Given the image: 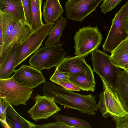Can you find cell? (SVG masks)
<instances>
[{
    "instance_id": "6da1fadb",
    "label": "cell",
    "mask_w": 128,
    "mask_h": 128,
    "mask_svg": "<svg viewBox=\"0 0 128 128\" xmlns=\"http://www.w3.org/2000/svg\"><path fill=\"white\" fill-rule=\"evenodd\" d=\"M42 92L55 102L66 107L78 110L82 113L94 115L98 110L96 96L92 94H82L56 86L53 82L46 81Z\"/></svg>"
},
{
    "instance_id": "7a4b0ae2",
    "label": "cell",
    "mask_w": 128,
    "mask_h": 128,
    "mask_svg": "<svg viewBox=\"0 0 128 128\" xmlns=\"http://www.w3.org/2000/svg\"><path fill=\"white\" fill-rule=\"evenodd\" d=\"M103 90L99 95L97 107L104 118L111 117L116 124L128 116L113 86L102 77Z\"/></svg>"
},
{
    "instance_id": "3957f363",
    "label": "cell",
    "mask_w": 128,
    "mask_h": 128,
    "mask_svg": "<svg viewBox=\"0 0 128 128\" xmlns=\"http://www.w3.org/2000/svg\"><path fill=\"white\" fill-rule=\"evenodd\" d=\"M58 44L42 48L36 52L28 60L30 66L41 71L58 67L64 58L66 52Z\"/></svg>"
},
{
    "instance_id": "277c9868",
    "label": "cell",
    "mask_w": 128,
    "mask_h": 128,
    "mask_svg": "<svg viewBox=\"0 0 128 128\" xmlns=\"http://www.w3.org/2000/svg\"><path fill=\"white\" fill-rule=\"evenodd\" d=\"M102 38L97 26L80 28L74 37L76 56L86 57L98 48Z\"/></svg>"
},
{
    "instance_id": "5b68a950",
    "label": "cell",
    "mask_w": 128,
    "mask_h": 128,
    "mask_svg": "<svg viewBox=\"0 0 128 128\" xmlns=\"http://www.w3.org/2000/svg\"><path fill=\"white\" fill-rule=\"evenodd\" d=\"M54 23L44 24L32 33L21 44L18 46L15 67L24 61L32 54L35 53L42 45L43 41L52 32Z\"/></svg>"
},
{
    "instance_id": "8992f818",
    "label": "cell",
    "mask_w": 128,
    "mask_h": 128,
    "mask_svg": "<svg viewBox=\"0 0 128 128\" xmlns=\"http://www.w3.org/2000/svg\"><path fill=\"white\" fill-rule=\"evenodd\" d=\"M33 88L22 86L14 79H0V97H4L9 103L15 106L26 105L31 97Z\"/></svg>"
},
{
    "instance_id": "52a82bcc",
    "label": "cell",
    "mask_w": 128,
    "mask_h": 128,
    "mask_svg": "<svg viewBox=\"0 0 128 128\" xmlns=\"http://www.w3.org/2000/svg\"><path fill=\"white\" fill-rule=\"evenodd\" d=\"M94 72L105 79L114 87L118 75L120 68L113 65L110 60V56L106 52L98 48L92 53Z\"/></svg>"
},
{
    "instance_id": "ba28073f",
    "label": "cell",
    "mask_w": 128,
    "mask_h": 128,
    "mask_svg": "<svg viewBox=\"0 0 128 128\" xmlns=\"http://www.w3.org/2000/svg\"><path fill=\"white\" fill-rule=\"evenodd\" d=\"M128 16L126 11L120 10L115 14L106 40L102 45L103 50L111 52L128 36L124 25Z\"/></svg>"
},
{
    "instance_id": "9c48e42d",
    "label": "cell",
    "mask_w": 128,
    "mask_h": 128,
    "mask_svg": "<svg viewBox=\"0 0 128 128\" xmlns=\"http://www.w3.org/2000/svg\"><path fill=\"white\" fill-rule=\"evenodd\" d=\"M104 0H68L65 4L67 18L82 22Z\"/></svg>"
},
{
    "instance_id": "30bf717a",
    "label": "cell",
    "mask_w": 128,
    "mask_h": 128,
    "mask_svg": "<svg viewBox=\"0 0 128 128\" xmlns=\"http://www.w3.org/2000/svg\"><path fill=\"white\" fill-rule=\"evenodd\" d=\"M35 100L34 105L27 112L35 121L46 119L62 110L52 99L46 95L38 94Z\"/></svg>"
},
{
    "instance_id": "8fae6325",
    "label": "cell",
    "mask_w": 128,
    "mask_h": 128,
    "mask_svg": "<svg viewBox=\"0 0 128 128\" xmlns=\"http://www.w3.org/2000/svg\"><path fill=\"white\" fill-rule=\"evenodd\" d=\"M20 85L32 88L37 87L45 82L42 72L31 66L23 65L15 70L12 76Z\"/></svg>"
},
{
    "instance_id": "7c38bea8",
    "label": "cell",
    "mask_w": 128,
    "mask_h": 128,
    "mask_svg": "<svg viewBox=\"0 0 128 128\" xmlns=\"http://www.w3.org/2000/svg\"><path fill=\"white\" fill-rule=\"evenodd\" d=\"M56 68L59 71L68 73H81L86 74L93 78L94 74L90 66L85 62L84 58L76 56H68L64 58L62 62Z\"/></svg>"
},
{
    "instance_id": "4fadbf2b",
    "label": "cell",
    "mask_w": 128,
    "mask_h": 128,
    "mask_svg": "<svg viewBox=\"0 0 128 128\" xmlns=\"http://www.w3.org/2000/svg\"><path fill=\"white\" fill-rule=\"evenodd\" d=\"M32 33L30 28L19 20L4 45L2 53L0 56L14 46H20Z\"/></svg>"
},
{
    "instance_id": "5bb4252c",
    "label": "cell",
    "mask_w": 128,
    "mask_h": 128,
    "mask_svg": "<svg viewBox=\"0 0 128 128\" xmlns=\"http://www.w3.org/2000/svg\"><path fill=\"white\" fill-rule=\"evenodd\" d=\"M18 46H14L0 56V79L8 78L14 72Z\"/></svg>"
},
{
    "instance_id": "9a60e30c",
    "label": "cell",
    "mask_w": 128,
    "mask_h": 128,
    "mask_svg": "<svg viewBox=\"0 0 128 128\" xmlns=\"http://www.w3.org/2000/svg\"><path fill=\"white\" fill-rule=\"evenodd\" d=\"M64 12L59 0H46L42 16L46 23H54L62 16Z\"/></svg>"
},
{
    "instance_id": "2e32d148",
    "label": "cell",
    "mask_w": 128,
    "mask_h": 128,
    "mask_svg": "<svg viewBox=\"0 0 128 128\" xmlns=\"http://www.w3.org/2000/svg\"><path fill=\"white\" fill-rule=\"evenodd\" d=\"M110 60L114 66L123 69L128 64V36L111 52Z\"/></svg>"
},
{
    "instance_id": "e0dca14e",
    "label": "cell",
    "mask_w": 128,
    "mask_h": 128,
    "mask_svg": "<svg viewBox=\"0 0 128 128\" xmlns=\"http://www.w3.org/2000/svg\"><path fill=\"white\" fill-rule=\"evenodd\" d=\"M0 11L24 22V15L21 0H0Z\"/></svg>"
},
{
    "instance_id": "ac0fdd59",
    "label": "cell",
    "mask_w": 128,
    "mask_h": 128,
    "mask_svg": "<svg viewBox=\"0 0 128 128\" xmlns=\"http://www.w3.org/2000/svg\"><path fill=\"white\" fill-rule=\"evenodd\" d=\"M6 117L10 128H35L36 125L20 115L11 104L6 109Z\"/></svg>"
},
{
    "instance_id": "d6986e66",
    "label": "cell",
    "mask_w": 128,
    "mask_h": 128,
    "mask_svg": "<svg viewBox=\"0 0 128 128\" xmlns=\"http://www.w3.org/2000/svg\"><path fill=\"white\" fill-rule=\"evenodd\" d=\"M120 100L128 112V73L121 70L118 75L115 86Z\"/></svg>"
},
{
    "instance_id": "ffe728a7",
    "label": "cell",
    "mask_w": 128,
    "mask_h": 128,
    "mask_svg": "<svg viewBox=\"0 0 128 128\" xmlns=\"http://www.w3.org/2000/svg\"><path fill=\"white\" fill-rule=\"evenodd\" d=\"M69 80L83 91L94 92L95 90V79L88 75L81 73L69 74Z\"/></svg>"
},
{
    "instance_id": "44dd1931",
    "label": "cell",
    "mask_w": 128,
    "mask_h": 128,
    "mask_svg": "<svg viewBox=\"0 0 128 128\" xmlns=\"http://www.w3.org/2000/svg\"><path fill=\"white\" fill-rule=\"evenodd\" d=\"M19 20L11 15L0 11V27L3 32L4 45Z\"/></svg>"
},
{
    "instance_id": "7402d4cb",
    "label": "cell",
    "mask_w": 128,
    "mask_h": 128,
    "mask_svg": "<svg viewBox=\"0 0 128 128\" xmlns=\"http://www.w3.org/2000/svg\"><path fill=\"white\" fill-rule=\"evenodd\" d=\"M67 22V19L63 16H62L59 18L46 40L45 46L58 44Z\"/></svg>"
},
{
    "instance_id": "603a6c76",
    "label": "cell",
    "mask_w": 128,
    "mask_h": 128,
    "mask_svg": "<svg viewBox=\"0 0 128 128\" xmlns=\"http://www.w3.org/2000/svg\"><path fill=\"white\" fill-rule=\"evenodd\" d=\"M32 24L30 29L32 33L40 28L44 24L42 19L41 6L42 0H31Z\"/></svg>"
},
{
    "instance_id": "cb8c5ba5",
    "label": "cell",
    "mask_w": 128,
    "mask_h": 128,
    "mask_svg": "<svg viewBox=\"0 0 128 128\" xmlns=\"http://www.w3.org/2000/svg\"><path fill=\"white\" fill-rule=\"evenodd\" d=\"M52 117L56 120L62 122L66 124L72 126L82 128H92L90 124L82 119L64 116L60 114H54Z\"/></svg>"
},
{
    "instance_id": "d4e9b609",
    "label": "cell",
    "mask_w": 128,
    "mask_h": 128,
    "mask_svg": "<svg viewBox=\"0 0 128 128\" xmlns=\"http://www.w3.org/2000/svg\"><path fill=\"white\" fill-rule=\"evenodd\" d=\"M24 15V23L31 29L32 24L31 0H21Z\"/></svg>"
},
{
    "instance_id": "484cf974",
    "label": "cell",
    "mask_w": 128,
    "mask_h": 128,
    "mask_svg": "<svg viewBox=\"0 0 128 128\" xmlns=\"http://www.w3.org/2000/svg\"><path fill=\"white\" fill-rule=\"evenodd\" d=\"M0 121L4 127L10 128L6 122V109L10 104L3 97H0Z\"/></svg>"
},
{
    "instance_id": "4316f807",
    "label": "cell",
    "mask_w": 128,
    "mask_h": 128,
    "mask_svg": "<svg viewBox=\"0 0 128 128\" xmlns=\"http://www.w3.org/2000/svg\"><path fill=\"white\" fill-rule=\"evenodd\" d=\"M50 80L56 84L58 82H70L69 74L67 73L61 72L56 68Z\"/></svg>"
},
{
    "instance_id": "83f0119b",
    "label": "cell",
    "mask_w": 128,
    "mask_h": 128,
    "mask_svg": "<svg viewBox=\"0 0 128 128\" xmlns=\"http://www.w3.org/2000/svg\"><path fill=\"white\" fill-rule=\"evenodd\" d=\"M122 0H104L100 8L101 11L104 14L114 9Z\"/></svg>"
},
{
    "instance_id": "f1b7e54d",
    "label": "cell",
    "mask_w": 128,
    "mask_h": 128,
    "mask_svg": "<svg viewBox=\"0 0 128 128\" xmlns=\"http://www.w3.org/2000/svg\"><path fill=\"white\" fill-rule=\"evenodd\" d=\"M76 128L77 127L69 125L60 121L56 120L54 122L45 124L36 125L35 128Z\"/></svg>"
},
{
    "instance_id": "f546056e",
    "label": "cell",
    "mask_w": 128,
    "mask_h": 128,
    "mask_svg": "<svg viewBox=\"0 0 128 128\" xmlns=\"http://www.w3.org/2000/svg\"><path fill=\"white\" fill-rule=\"evenodd\" d=\"M58 84L64 88L72 91H80L81 89L70 82H58Z\"/></svg>"
},
{
    "instance_id": "4dcf8cb0",
    "label": "cell",
    "mask_w": 128,
    "mask_h": 128,
    "mask_svg": "<svg viewBox=\"0 0 128 128\" xmlns=\"http://www.w3.org/2000/svg\"><path fill=\"white\" fill-rule=\"evenodd\" d=\"M116 128H128V116L116 124Z\"/></svg>"
},
{
    "instance_id": "1f68e13d",
    "label": "cell",
    "mask_w": 128,
    "mask_h": 128,
    "mask_svg": "<svg viewBox=\"0 0 128 128\" xmlns=\"http://www.w3.org/2000/svg\"><path fill=\"white\" fill-rule=\"evenodd\" d=\"M124 28L128 34V16L125 22Z\"/></svg>"
},
{
    "instance_id": "d6a6232c",
    "label": "cell",
    "mask_w": 128,
    "mask_h": 128,
    "mask_svg": "<svg viewBox=\"0 0 128 128\" xmlns=\"http://www.w3.org/2000/svg\"><path fill=\"white\" fill-rule=\"evenodd\" d=\"M128 69V64H126L124 67V68L123 69V70L124 69Z\"/></svg>"
},
{
    "instance_id": "836d02e7",
    "label": "cell",
    "mask_w": 128,
    "mask_h": 128,
    "mask_svg": "<svg viewBox=\"0 0 128 128\" xmlns=\"http://www.w3.org/2000/svg\"><path fill=\"white\" fill-rule=\"evenodd\" d=\"M123 70L128 73V69H124Z\"/></svg>"
},
{
    "instance_id": "e575fe53",
    "label": "cell",
    "mask_w": 128,
    "mask_h": 128,
    "mask_svg": "<svg viewBox=\"0 0 128 128\" xmlns=\"http://www.w3.org/2000/svg\"></svg>"
}]
</instances>
